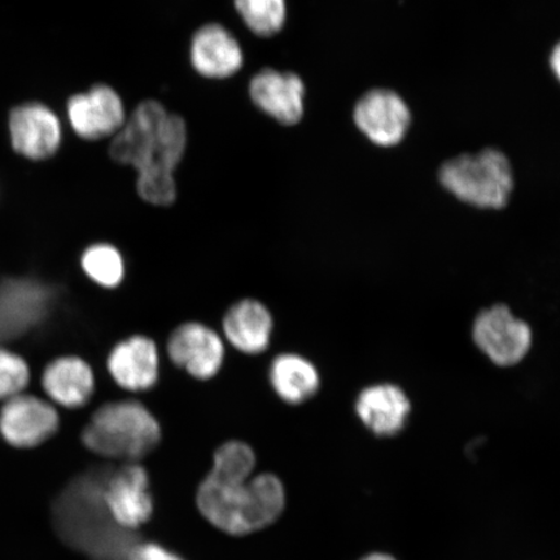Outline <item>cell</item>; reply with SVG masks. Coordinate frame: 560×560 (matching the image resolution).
Masks as SVG:
<instances>
[{"instance_id":"6da1fadb","label":"cell","mask_w":560,"mask_h":560,"mask_svg":"<svg viewBox=\"0 0 560 560\" xmlns=\"http://www.w3.org/2000/svg\"><path fill=\"white\" fill-rule=\"evenodd\" d=\"M187 144L184 118L158 101H144L112 138L109 156L137 172L140 199L153 207H170L177 200L174 173L185 158Z\"/></svg>"},{"instance_id":"7a4b0ae2","label":"cell","mask_w":560,"mask_h":560,"mask_svg":"<svg viewBox=\"0 0 560 560\" xmlns=\"http://www.w3.org/2000/svg\"><path fill=\"white\" fill-rule=\"evenodd\" d=\"M283 481L276 474L262 472L247 481L234 482L209 474L196 493L199 513L223 534L243 537L275 524L285 509Z\"/></svg>"},{"instance_id":"3957f363","label":"cell","mask_w":560,"mask_h":560,"mask_svg":"<svg viewBox=\"0 0 560 560\" xmlns=\"http://www.w3.org/2000/svg\"><path fill=\"white\" fill-rule=\"evenodd\" d=\"M81 439L91 453L130 464L156 451L163 427L149 406L126 398L100 406L83 427Z\"/></svg>"},{"instance_id":"277c9868","label":"cell","mask_w":560,"mask_h":560,"mask_svg":"<svg viewBox=\"0 0 560 560\" xmlns=\"http://www.w3.org/2000/svg\"><path fill=\"white\" fill-rule=\"evenodd\" d=\"M445 190L468 206L502 209L514 190V172L505 153L485 149L445 161L439 171Z\"/></svg>"},{"instance_id":"5b68a950","label":"cell","mask_w":560,"mask_h":560,"mask_svg":"<svg viewBox=\"0 0 560 560\" xmlns=\"http://www.w3.org/2000/svg\"><path fill=\"white\" fill-rule=\"evenodd\" d=\"M105 515L116 527L138 530L152 520L155 500L149 471L140 462H130L105 476L102 492Z\"/></svg>"},{"instance_id":"8992f818","label":"cell","mask_w":560,"mask_h":560,"mask_svg":"<svg viewBox=\"0 0 560 560\" xmlns=\"http://www.w3.org/2000/svg\"><path fill=\"white\" fill-rule=\"evenodd\" d=\"M167 359L195 381L208 382L221 373L226 361L223 336L199 320L174 328L166 341Z\"/></svg>"},{"instance_id":"52a82bcc","label":"cell","mask_w":560,"mask_h":560,"mask_svg":"<svg viewBox=\"0 0 560 560\" xmlns=\"http://www.w3.org/2000/svg\"><path fill=\"white\" fill-rule=\"evenodd\" d=\"M60 429L58 408L47 398L21 394L0 408V436L18 450L45 444Z\"/></svg>"},{"instance_id":"ba28073f","label":"cell","mask_w":560,"mask_h":560,"mask_svg":"<svg viewBox=\"0 0 560 560\" xmlns=\"http://www.w3.org/2000/svg\"><path fill=\"white\" fill-rule=\"evenodd\" d=\"M353 120L363 136L377 147H396L408 136L411 110L395 90L371 89L357 101Z\"/></svg>"},{"instance_id":"9c48e42d","label":"cell","mask_w":560,"mask_h":560,"mask_svg":"<svg viewBox=\"0 0 560 560\" xmlns=\"http://www.w3.org/2000/svg\"><path fill=\"white\" fill-rule=\"evenodd\" d=\"M472 336L475 345L499 366L516 365L532 346L530 327L503 305L482 311L475 320Z\"/></svg>"},{"instance_id":"30bf717a","label":"cell","mask_w":560,"mask_h":560,"mask_svg":"<svg viewBox=\"0 0 560 560\" xmlns=\"http://www.w3.org/2000/svg\"><path fill=\"white\" fill-rule=\"evenodd\" d=\"M120 94L105 83H97L83 93H77L67 102L70 128L81 139L101 140L114 138L128 120Z\"/></svg>"},{"instance_id":"8fae6325","label":"cell","mask_w":560,"mask_h":560,"mask_svg":"<svg viewBox=\"0 0 560 560\" xmlns=\"http://www.w3.org/2000/svg\"><path fill=\"white\" fill-rule=\"evenodd\" d=\"M12 149L31 161H45L58 153L62 126L58 114L42 102H26L12 108L9 116Z\"/></svg>"},{"instance_id":"7c38bea8","label":"cell","mask_w":560,"mask_h":560,"mask_svg":"<svg viewBox=\"0 0 560 560\" xmlns=\"http://www.w3.org/2000/svg\"><path fill=\"white\" fill-rule=\"evenodd\" d=\"M110 380L129 394H145L156 387L161 375L158 342L143 334L117 341L105 361Z\"/></svg>"},{"instance_id":"4fadbf2b","label":"cell","mask_w":560,"mask_h":560,"mask_svg":"<svg viewBox=\"0 0 560 560\" xmlns=\"http://www.w3.org/2000/svg\"><path fill=\"white\" fill-rule=\"evenodd\" d=\"M306 88L293 72L265 68L249 82L252 103L280 125H298L305 115Z\"/></svg>"},{"instance_id":"5bb4252c","label":"cell","mask_w":560,"mask_h":560,"mask_svg":"<svg viewBox=\"0 0 560 560\" xmlns=\"http://www.w3.org/2000/svg\"><path fill=\"white\" fill-rule=\"evenodd\" d=\"M190 61L195 72L208 80H228L244 66L241 42L225 26L209 23L191 38Z\"/></svg>"},{"instance_id":"9a60e30c","label":"cell","mask_w":560,"mask_h":560,"mask_svg":"<svg viewBox=\"0 0 560 560\" xmlns=\"http://www.w3.org/2000/svg\"><path fill=\"white\" fill-rule=\"evenodd\" d=\"M40 385L47 400L55 406L81 409L95 395V371L81 355H59L45 366Z\"/></svg>"},{"instance_id":"2e32d148","label":"cell","mask_w":560,"mask_h":560,"mask_svg":"<svg viewBox=\"0 0 560 560\" xmlns=\"http://www.w3.org/2000/svg\"><path fill=\"white\" fill-rule=\"evenodd\" d=\"M226 345L245 355H260L271 346L275 317L262 301L245 298L235 301L222 318Z\"/></svg>"},{"instance_id":"e0dca14e","label":"cell","mask_w":560,"mask_h":560,"mask_svg":"<svg viewBox=\"0 0 560 560\" xmlns=\"http://www.w3.org/2000/svg\"><path fill=\"white\" fill-rule=\"evenodd\" d=\"M410 411L408 396L394 384L371 385L355 401L357 417L377 436H394L400 432Z\"/></svg>"},{"instance_id":"ac0fdd59","label":"cell","mask_w":560,"mask_h":560,"mask_svg":"<svg viewBox=\"0 0 560 560\" xmlns=\"http://www.w3.org/2000/svg\"><path fill=\"white\" fill-rule=\"evenodd\" d=\"M269 383L280 401L299 406L318 394L320 374L317 366L299 353H280L269 366Z\"/></svg>"},{"instance_id":"d6986e66","label":"cell","mask_w":560,"mask_h":560,"mask_svg":"<svg viewBox=\"0 0 560 560\" xmlns=\"http://www.w3.org/2000/svg\"><path fill=\"white\" fill-rule=\"evenodd\" d=\"M83 275L104 290H116L126 278V261L116 245L105 242L90 244L80 257Z\"/></svg>"},{"instance_id":"ffe728a7","label":"cell","mask_w":560,"mask_h":560,"mask_svg":"<svg viewBox=\"0 0 560 560\" xmlns=\"http://www.w3.org/2000/svg\"><path fill=\"white\" fill-rule=\"evenodd\" d=\"M256 465L254 447L242 440H230L217 447L208 474L215 479L242 482L255 475Z\"/></svg>"},{"instance_id":"44dd1931","label":"cell","mask_w":560,"mask_h":560,"mask_svg":"<svg viewBox=\"0 0 560 560\" xmlns=\"http://www.w3.org/2000/svg\"><path fill=\"white\" fill-rule=\"evenodd\" d=\"M237 15L257 37L270 38L287 23V0H234Z\"/></svg>"},{"instance_id":"7402d4cb","label":"cell","mask_w":560,"mask_h":560,"mask_svg":"<svg viewBox=\"0 0 560 560\" xmlns=\"http://www.w3.org/2000/svg\"><path fill=\"white\" fill-rule=\"evenodd\" d=\"M31 380L30 362L15 350L0 347V401L25 394Z\"/></svg>"},{"instance_id":"603a6c76","label":"cell","mask_w":560,"mask_h":560,"mask_svg":"<svg viewBox=\"0 0 560 560\" xmlns=\"http://www.w3.org/2000/svg\"><path fill=\"white\" fill-rule=\"evenodd\" d=\"M126 560H187L179 552L167 546L153 541H144L132 545L126 552Z\"/></svg>"},{"instance_id":"cb8c5ba5","label":"cell","mask_w":560,"mask_h":560,"mask_svg":"<svg viewBox=\"0 0 560 560\" xmlns=\"http://www.w3.org/2000/svg\"><path fill=\"white\" fill-rule=\"evenodd\" d=\"M549 65L551 72L555 73L556 79L560 82V40L552 47Z\"/></svg>"},{"instance_id":"d4e9b609","label":"cell","mask_w":560,"mask_h":560,"mask_svg":"<svg viewBox=\"0 0 560 560\" xmlns=\"http://www.w3.org/2000/svg\"><path fill=\"white\" fill-rule=\"evenodd\" d=\"M361 560H396L387 555H382V552H375V555H370Z\"/></svg>"}]
</instances>
